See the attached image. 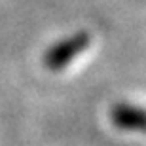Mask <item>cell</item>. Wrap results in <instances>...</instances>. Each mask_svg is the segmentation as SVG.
Wrapping results in <instances>:
<instances>
[{"label":"cell","mask_w":146,"mask_h":146,"mask_svg":"<svg viewBox=\"0 0 146 146\" xmlns=\"http://www.w3.org/2000/svg\"><path fill=\"white\" fill-rule=\"evenodd\" d=\"M89 42V38L87 34H76V36L68 38L65 42L57 44L53 49H49L48 53H46V66L49 68H61V66H65L66 63H70V59L74 55H78L80 51H84Z\"/></svg>","instance_id":"1"},{"label":"cell","mask_w":146,"mask_h":146,"mask_svg":"<svg viewBox=\"0 0 146 146\" xmlns=\"http://www.w3.org/2000/svg\"><path fill=\"white\" fill-rule=\"evenodd\" d=\"M112 119L121 129L146 131V112L129 104H118L112 110Z\"/></svg>","instance_id":"2"}]
</instances>
